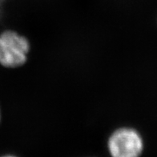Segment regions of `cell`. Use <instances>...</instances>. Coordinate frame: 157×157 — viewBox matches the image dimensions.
<instances>
[{
  "label": "cell",
  "instance_id": "2",
  "mask_svg": "<svg viewBox=\"0 0 157 157\" xmlns=\"http://www.w3.org/2000/svg\"><path fill=\"white\" fill-rule=\"evenodd\" d=\"M31 51L28 38L11 29L0 33V65L15 69L23 67L27 61Z\"/></svg>",
  "mask_w": 157,
  "mask_h": 157
},
{
  "label": "cell",
  "instance_id": "4",
  "mask_svg": "<svg viewBox=\"0 0 157 157\" xmlns=\"http://www.w3.org/2000/svg\"><path fill=\"white\" fill-rule=\"evenodd\" d=\"M1 117H2V115H1V108H0V121H1Z\"/></svg>",
  "mask_w": 157,
  "mask_h": 157
},
{
  "label": "cell",
  "instance_id": "3",
  "mask_svg": "<svg viewBox=\"0 0 157 157\" xmlns=\"http://www.w3.org/2000/svg\"><path fill=\"white\" fill-rule=\"evenodd\" d=\"M0 157H19L17 155H14V154H11V153H5V154H2V155H0Z\"/></svg>",
  "mask_w": 157,
  "mask_h": 157
},
{
  "label": "cell",
  "instance_id": "1",
  "mask_svg": "<svg viewBox=\"0 0 157 157\" xmlns=\"http://www.w3.org/2000/svg\"><path fill=\"white\" fill-rule=\"evenodd\" d=\"M144 145L140 132L129 125L115 128L106 140V149L111 157H140Z\"/></svg>",
  "mask_w": 157,
  "mask_h": 157
}]
</instances>
